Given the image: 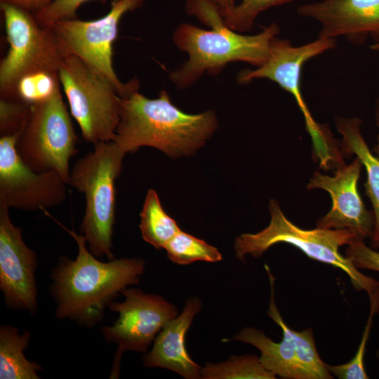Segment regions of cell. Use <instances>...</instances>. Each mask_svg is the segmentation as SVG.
Wrapping results in <instances>:
<instances>
[{"mask_svg":"<svg viewBox=\"0 0 379 379\" xmlns=\"http://www.w3.org/2000/svg\"><path fill=\"white\" fill-rule=\"evenodd\" d=\"M218 127L213 110L187 114L171 102L164 90L154 99L136 91L121 98L119 121L112 142L122 157L147 146L177 158L193 155Z\"/></svg>","mask_w":379,"mask_h":379,"instance_id":"obj_1","label":"cell"},{"mask_svg":"<svg viewBox=\"0 0 379 379\" xmlns=\"http://www.w3.org/2000/svg\"><path fill=\"white\" fill-rule=\"evenodd\" d=\"M65 230L77 243L78 255L75 260L61 258L53 270L55 314L91 326L102 319L105 308L119 293L139 283L145 260L133 258L102 262L88 250L82 234Z\"/></svg>","mask_w":379,"mask_h":379,"instance_id":"obj_2","label":"cell"},{"mask_svg":"<svg viewBox=\"0 0 379 379\" xmlns=\"http://www.w3.org/2000/svg\"><path fill=\"white\" fill-rule=\"evenodd\" d=\"M271 220L269 225L255 234H241L234 241L237 259L244 261L246 255L260 258L268 248L277 243L289 244L310 258L338 267L350 277L357 291H365L369 298L371 309L379 312V281L360 272L350 259L339 252V248L358 239L348 229H302L284 214L275 199L269 203ZM359 240V239H358Z\"/></svg>","mask_w":379,"mask_h":379,"instance_id":"obj_3","label":"cell"},{"mask_svg":"<svg viewBox=\"0 0 379 379\" xmlns=\"http://www.w3.org/2000/svg\"><path fill=\"white\" fill-rule=\"evenodd\" d=\"M273 22L253 35L242 34L225 24L206 30L192 24L179 25L173 41L188 55L187 60L171 72L169 79L178 88L190 87L207 72L217 75L228 63L244 62L256 67L267 59L272 40L279 34Z\"/></svg>","mask_w":379,"mask_h":379,"instance_id":"obj_4","label":"cell"},{"mask_svg":"<svg viewBox=\"0 0 379 379\" xmlns=\"http://www.w3.org/2000/svg\"><path fill=\"white\" fill-rule=\"evenodd\" d=\"M122 157L114 143L100 142L79 159L70 171L68 185L84 194L85 213L80 232L91 253L114 259L112 237L115 221V180L122 169Z\"/></svg>","mask_w":379,"mask_h":379,"instance_id":"obj_5","label":"cell"},{"mask_svg":"<svg viewBox=\"0 0 379 379\" xmlns=\"http://www.w3.org/2000/svg\"><path fill=\"white\" fill-rule=\"evenodd\" d=\"M9 49L0 63L1 99L15 100L19 80L29 74H58L69 55L51 27L40 25L34 13L0 1Z\"/></svg>","mask_w":379,"mask_h":379,"instance_id":"obj_6","label":"cell"},{"mask_svg":"<svg viewBox=\"0 0 379 379\" xmlns=\"http://www.w3.org/2000/svg\"><path fill=\"white\" fill-rule=\"evenodd\" d=\"M58 78L84 140L94 145L113 141L121 97L111 81L73 55L63 60Z\"/></svg>","mask_w":379,"mask_h":379,"instance_id":"obj_7","label":"cell"},{"mask_svg":"<svg viewBox=\"0 0 379 379\" xmlns=\"http://www.w3.org/2000/svg\"><path fill=\"white\" fill-rule=\"evenodd\" d=\"M78 137L58 89L48 100L32 105L29 119L16 144L18 154L33 171H54L68 185L70 159Z\"/></svg>","mask_w":379,"mask_h":379,"instance_id":"obj_8","label":"cell"},{"mask_svg":"<svg viewBox=\"0 0 379 379\" xmlns=\"http://www.w3.org/2000/svg\"><path fill=\"white\" fill-rule=\"evenodd\" d=\"M145 0H112L109 11L93 20L77 18L57 21L51 28L69 55L78 57L115 86L119 95L126 98L138 91L139 81L133 78L121 82L113 68L112 47L118 25L128 12L140 8Z\"/></svg>","mask_w":379,"mask_h":379,"instance_id":"obj_9","label":"cell"},{"mask_svg":"<svg viewBox=\"0 0 379 379\" xmlns=\"http://www.w3.org/2000/svg\"><path fill=\"white\" fill-rule=\"evenodd\" d=\"M271 296L267 315L282 330V340L275 343L263 331L245 327L232 340L251 344L260 352L262 364L270 371L286 379H330L332 374L320 358L312 328L295 331L284 321L274 300V277L268 273Z\"/></svg>","mask_w":379,"mask_h":379,"instance_id":"obj_10","label":"cell"},{"mask_svg":"<svg viewBox=\"0 0 379 379\" xmlns=\"http://www.w3.org/2000/svg\"><path fill=\"white\" fill-rule=\"evenodd\" d=\"M20 135L0 138V206L24 211H45L62 204L67 183L54 171L38 173L16 149Z\"/></svg>","mask_w":379,"mask_h":379,"instance_id":"obj_11","label":"cell"},{"mask_svg":"<svg viewBox=\"0 0 379 379\" xmlns=\"http://www.w3.org/2000/svg\"><path fill=\"white\" fill-rule=\"evenodd\" d=\"M335 45L333 38L318 37L310 43L293 46L290 41L276 36L271 41L267 60L254 69L241 71L237 81L244 84L256 79H267L291 94L304 116L312 144L317 145L324 138L326 127L314 121L303 99L300 90L301 72L306 62Z\"/></svg>","mask_w":379,"mask_h":379,"instance_id":"obj_12","label":"cell"},{"mask_svg":"<svg viewBox=\"0 0 379 379\" xmlns=\"http://www.w3.org/2000/svg\"><path fill=\"white\" fill-rule=\"evenodd\" d=\"M124 300L112 302L109 308L119 313L112 326L102 328L104 338L124 350L145 353L164 326L178 315L175 305L160 295L138 288H124Z\"/></svg>","mask_w":379,"mask_h":379,"instance_id":"obj_13","label":"cell"},{"mask_svg":"<svg viewBox=\"0 0 379 379\" xmlns=\"http://www.w3.org/2000/svg\"><path fill=\"white\" fill-rule=\"evenodd\" d=\"M362 167L356 157L351 164L336 168L333 176L314 173L307 188L324 190L332 200L331 210L317 220V227L348 229L361 241L372 237L374 214L366 208L357 187Z\"/></svg>","mask_w":379,"mask_h":379,"instance_id":"obj_14","label":"cell"},{"mask_svg":"<svg viewBox=\"0 0 379 379\" xmlns=\"http://www.w3.org/2000/svg\"><path fill=\"white\" fill-rule=\"evenodd\" d=\"M8 209L0 206V288L9 308L34 314L37 309L36 254L25 244L22 228L13 224Z\"/></svg>","mask_w":379,"mask_h":379,"instance_id":"obj_15","label":"cell"},{"mask_svg":"<svg viewBox=\"0 0 379 379\" xmlns=\"http://www.w3.org/2000/svg\"><path fill=\"white\" fill-rule=\"evenodd\" d=\"M297 13L320 22V38L344 36L361 45L379 41V0H322L299 6Z\"/></svg>","mask_w":379,"mask_h":379,"instance_id":"obj_16","label":"cell"},{"mask_svg":"<svg viewBox=\"0 0 379 379\" xmlns=\"http://www.w3.org/2000/svg\"><path fill=\"white\" fill-rule=\"evenodd\" d=\"M201 305L197 297L187 299L182 312L164 326L152 350L144 354L145 366L166 368L187 379L201 378V367L191 359L185 347L186 333Z\"/></svg>","mask_w":379,"mask_h":379,"instance_id":"obj_17","label":"cell"},{"mask_svg":"<svg viewBox=\"0 0 379 379\" xmlns=\"http://www.w3.org/2000/svg\"><path fill=\"white\" fill-rule=\"evenodd\" d=\"M361 119L358 117H335V125L341 135L340 148L343 157L356 155L366 172L364 187L374 214L371 248L379 249V159L368 148L361 132Z\"/></svg>","mask_w":379,"mask_h":379,"instance_id":"obj_18","label":"cell"},{"mask_svg":"<svg viewBox=\"0 0 379 379\" xmlns=\"http://www.w3.org/2000/svg\"><path fill=\"white\" fill-rule=\"evenodd\" d=\"M30 334L25 331L18 334L11 325L0 328V378L38 379L37 372L42 368L36 362L27 360L24 350L28 345Z\"/></svg>","mask_w":379,"mask_h":379,"instance_id":"obj_19","label":"cell"},{"mask_svg":"<svg viewBox=\"0 0 379 379\" xmlns=\"http://www.w3.org/2000/svg\"><path fill=\"white\" fill-rule=\"evenodd\" d=\"M140 215L142 237L157 249L164 248L181 230L176 222L165 212L153 189L148 190Z\"/></svg>","mask_w":379,"mask_h":379,"instance_id":"obj_20","label":"cell"},{"mask_svg":"<svg viewBox=\"0 0 379 379\" xmlns=\"http://www.w3.org/2000/svg\"><path fill=\"white\" fill-rule=\"evenodd\" d=\"M277 375L267 370L255 355L232 356L218 363H206L201 368L204 379H274Z\"/></svg>","mask_w":379,"mask_h":379,"instance_id":"obj_21","label":"cell"},{"mask_svg":"<svg viewBox=\"0 0 379 379\" xmlns=\"http://www.w3.org/2000/svg\"><path fill=\"white\" fill-rule=\"evenodd\" d=\"M168 258L174 263L188 265L195 261L218 262L220 251L205 241L180 230L166 245Z\"/></svg>","mask_w":379,"mask_h":379,"instance_id":"obj_22","label":"cell"},{"mask_svg":"<svg viewBox=\"0 0 379 379\" xmlns=\"http://www.w3.org/2000/svg\"><path fill=\"white\" fill-rule=\"evenodd\" d=\"M60 88L58 74L41 72L22 77L15 88V100L31 105L45 101Z\"/></svg>","mask_w":379,"mask_h":379,"instance_id":"obj_23","label":"cell"},{"mask_svg":"<svg viewBox=\"0 0 379 379\" xmlns=\"http://www.w3.org/2000/svg\"><path fill=\"white\" fill-rule=\"evenodd\" d=\"M293 0H241L222 15L230 29L244 32L252 29L254 21L262 11L272 7L285 4Z\"/></svg>","mask_w":379,"mask_h":379,"instance_id":"obj_24","label":"cell"},{"mask_svg":"<svg viewBox=\"0 0 379 379\" xmlns=\"http://www.w3.org/2000/svg\"><path fill=\"white\" fill-rule=\"evenodd\" d=\"M32 109V105L19 101L0 99V135H20Z\"/></svg>","mask_w":379,"mask_h":379,"instance_id":"obj_25","label":"cell"},{"mask_svg":"<svg viewBox=\"0 0 379 379\" xmlns=\"http://www.w3.org/2000/svg\"><path fill=\"white\" fill-rule=\"evenodd\" d=\"M374 314L375 312L373 310H370V314L354 357L349 362L342 365L330 366L327 364V368L332 375H335L340 379L369 378L364 366V356Z\"/></svg>","mask_w":379,"mask_h":379,"instance_id":"obj_26","label":"cell"},{"mask_svg":"<svg viewBox=\"0 0 379 379\" xmlns=\"http://www.w3.org/2000/svg\"><path fill=\"white\" fill-rule=\"evenodd\" d=\"M92 0H53L44 9L34 13L42 26L51 27L57 21L76 18L77 11L83 4ZM105 3V0H97Z\"/></svg>","mask_w":379,"mask_h":379,"instance_id":"obj_27","label":"cell"},{"mask_svg":"<svg viewBox=\"0 0 379 379\" xmlns=\"http://www.w3.org/2000/svg\"><path fill=\"white\" fill-rule=\"evenodd\" d=\"M348 246L345 256L350 259L357 269L379 272V251L367 246L364 241L358 239Z\"/></svg>","mask_w":379,"mask_h":379,"instance_id":"obj_28","label":"cell"},{"mask_svg":"<svg viewBox=\"0 0 379 379\" xmlns=\"http://www.w3.org/2000/svg\"><path fill=\"white\" fill-rule=\"evenodd\" d=\"M0 1L15 5L35 13L48 6L53 0H0Z\"/></svg>","mask_w":379,"mask_h":379,"instance_id":"obj_29","label":"cell"},{"mask_svg":"<svg viewBox=\"0 0 379 379\" xmlns=\"http://www.w3.org/2000/svg\"><path fill=\"white\" fill-rule=\"evenodd\" d=\"M374 115L375 124L379 130V95L375 101ZM371 151L379 159V132L377 135V142Z\"/></svg>","mask_w":379,"mask_h":379,"instance_id":"obj_30","label":"cell"},{"mask_svg":"<svg viewBox=\"0 0 379 379\" xmlns=\"http://www.w3.org/2000/svg\"><path fill=\"white\" fill-rule=\"evenodd\" d=\"M220 10L221 15L228 12L236 4L234 0H211Z\"/></svg>","mask_w":379,"mask_h":379,"instance_id":"obj_31","label":"cell"},{"mask_svg":"<svg viewBox=\"0 0 379 379\" xmlns=\"http://www.w3.org/2000/svg\"><path fill=\"white\" fill-rule=\"evenodd\" d=\"M370 48L376 52H379V41L374 42L373 44L370 46Z\"/></svg>","mask_w":379,"mask_h":379,"instance_id":"obj_32","label":"cell"},{"mask_svg":"<svg viewBox=\"0 0 379 379\" xmlns=\"http://www.w3.org/2000/svg\"><path fill=\"white\" fill-rule=\"evenodd\" d=\"M376 357H377V358L379 359V348H378V350L377 352H376Z\"/></svg>","mask_w":379,"mask_h":379,"instance_id":"obj_33","label":"cell"}]
</instances>
